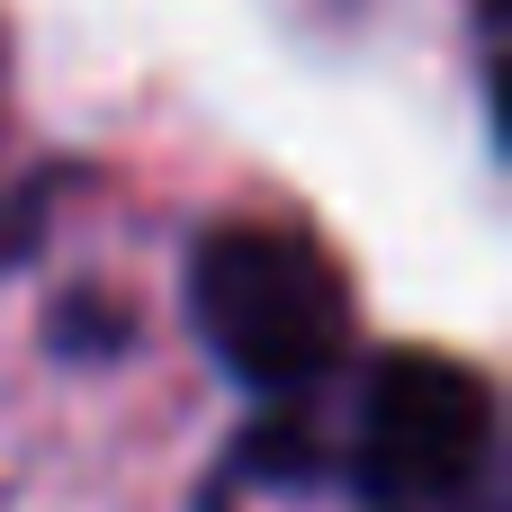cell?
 I'll return each instance as SVG.
<instances>
[{"label":"cell","instance_id":"6da1fadb","mask_svg":"<svg viewBox=\"0 0 512 512\" xmlns=\"http://www.w3.org/2000/svg\"><path fill=\"white\" fill-rule=\"evenodd\" d=\"M180 306L216 378H234L261 405H306L351 360V288L333 252L297 225H261V216L207 225L189 243Z\"/></svg>","mask_w":512,"mask_h":512},{"label":"cell","instance_id":"7a4b0ae2","mask_svg":"<svg viewBox=\"0 0 512 512\" xmlns=\"http://www.w3.org/2000/svg\"><path fill=\"white\" fill-rule=\"evenodd\" d=\"M504 459L495 378L450 351H387L360 387L351 486L369 512H486Z\"/></svg>","mask_w":512,"mask_h":512},{"label":"cell","instance_id":"3957f363","mask_svg":"<svg viewBox=\"0 0 512 512\" xmlns=\"http://www.w3.org/2000/svg\"><path fill=\"white\" fill-rule=\"evenodd\" d=\"M306 477H324V450H315V423L297 405H270L225 459V486H306Z\"/></svg>","mask_w":512,"mask_h":512},{"label":"cell","instance_id":"277c9868","mask_svg":"<svg viewBox=\"0 0 512 512\" xmlns=\"http://www.w3.org/2000/svg\"><path fill=\"white\" fill-rule=\"evenodd\" d=\"M45 351L54 360H126L135 351V306L108 288H63L45 315Z\"/></svg>","mask_w":512,"mask_h":512},{"label":"cell","instance_id":"5b68a950","mask_svg":"<svg viewBox=\"0 0 512 512\" xmlns=\"http://www.w3.org/2000/svg\"><path fill=\"white\" fill-rule=\"evenodd\" d=\"M27 252H36V216H27L18 198H0V270H18Z\"/></svg>","mask_w":512,"mask_h":512}]
</instances>
